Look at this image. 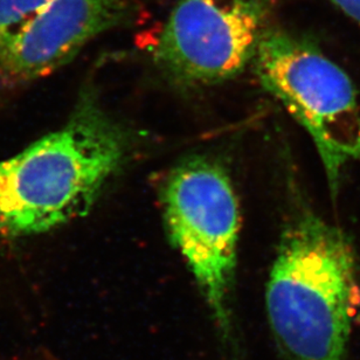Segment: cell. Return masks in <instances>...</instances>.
<instances>
[{
  "label": "cell",
  "instance_id": "cell-1",
  "mask_svg": "<svg viewBox=\"0 0 360 360\" xmlns=\"http://www.w3.org/2000/svg\"><path fill=\"white\" fill-rule=\"evenodd\" d=\"M266 305L284 359H345L360 307L349 236L316 215H302L281 240Z\"/></svg>",
  "mask_w": 360,
  "mask_h": 360
},
{
  "label": "cell",
  "instance_id": "cell-2",
  "mask_svg": "<svg viewBox=\"0 0 360 360\" xmlns=\"http://www.w3.org/2000/svg\"><path fill=\"white\" fill-rule=\"evenodd\" d=\"M127 153L124 131L82 97L63 128L0 160V236H40L87 214Z\"/></svg>",
  "mask_w": 360,
  "mask_h": 360
},
{
  "label": "cell",
  "instance_id": "cell-3",
  "mask_svg": "<svg viewBox=\"0 0 360 360\" xmlns=\"http://www.w3.org/2000/svg\"><path fill=\"white\" fill-rule=\"evenodd\" d=\"M163 207L171 241L197 281L229 360H243L231 308L240 214L229 176L211 160H187L167 179Z\"/></svg>",
  "mask_w": 360,
  "mask_h": 360
},
{
  "label": "cell",
  "instance_id": "cell-4",
  "mask_svg": "<svg viewBox=\"0 0 360 360\" xmlns=\"http://www.w3.org/2000/svg\"><path fill=\"white\" fill-rule=\"evenodd\" d=\"M262 87L311 136L333 199L344 167L360 162V107L350 77L311 42L268 27L254 56Z\"/></svg>",
  "mask_w": 360,
  "mask_h": 360
},
{
  "label": "cell",
  "instance_id": "cell-5",
  "mask_svg": "<svg viewBox=\"0 0 360 360\" xmlns=\"http://www.w3.org/2000/svg\"><path fill=\"white\" fill-rule=\"evenodd\" d=\"M269 17V0H178L153 59L183 86L220 84L253 61Z\"/></svg>",
  "mask_w": 360,
  "mask_h": 360
},
{
  "label": "cell",
  "instance_id": "cell-6",
  "mask_svg": "<svg viewBox=\"0 0 360 360\" xmlns=\"http://www.w3.org/2000/svg\"><path fill=\"white\" fill-rule=\"evenodd\" d=\"M129 13L130 0H53L22 31L0 44V86L20 87L54 73Z\"/></svg>",
  "mask_w": 360,
  "mask_h": 360
},
{
  "label": "cell",
  "instance_id": "cell-7",
  "mask_svg": "<svg viewBox=\"0 0 360 360\" xmlns=\"http://www.w3.org/2000/svg\"><path fill=\"white\" fill-rule=\"evenodd\" d=\"M53 0H0V44L10 40L38 17Z\"/></svg>",
  "mask_w": 360,
  "mask_h": 360
},
{
  "label": "cell",
  "instance_id": "cell-8",
  "mask_svg": "<svg viewBox=\"0 0 360 360\" xmlns=\"http://www.w3.org/2000/svg\"><path fill=\"white\" fill-rule=\"evenodd\" d=\"M333 3L360 24V0H333Z\"/></svg>",
  "mask_w": 360,
  "mask_h": 360
}]
</instances>
